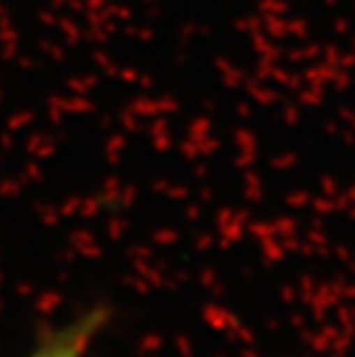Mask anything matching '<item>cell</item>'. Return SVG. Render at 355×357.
I'll use <instances>...</instances> for the list:
<instances>
[{
	"mask_svg": "<svg viewBox=\"0 0 355 357\" xmlns=\"http://www.w3.org/2000/svg\"><path fill=\"white\" fill-rule=\"evenodd\" d=\"M111 318V305L93 302L63 323L44 328L24 357H90L95 344L107 332Z\"/></svg>",
	"mask_w": 355,
	"mask_h": 357,
	"instance_id": "6da1fadb",
	"label": "cell"
}]
</instances>
